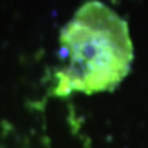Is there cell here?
<instances>
[{"label":"cell","mask_w":148,"mask_h":148,"mask_svg":"<svg viewBox=\"0 0 148 148\" xmlns=\"http://www.w3.org/2000/svg\"><path fill=\"white\" fill-rule=\"evenodd\" d=\"M60 55L55 93H97L114 89L129 73L133 45L127 23L100 1H88L60 32Z\"/></svg>","instance_id":"obj_1"}]
</instances>
